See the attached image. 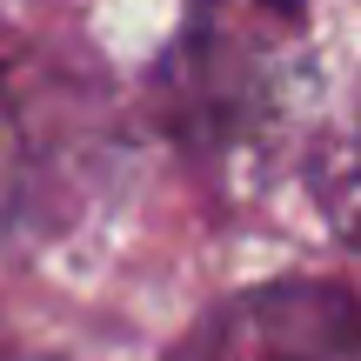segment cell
<instances>
[{"label": "cell", "instance_id": "cell-1", "mask_svg": "<svg viewBox=\"0 0 361 361\" xmlns=\"http://www.w3.org/2000/svg\"><path fill=\"white\" fill-rule=\"evenodd\" d=\"M194 361H355L348 301L328 295V288L247 295L201 335Z\"/></svg>", "mask_w": 361, "mask_h": 361}]
</instances>
